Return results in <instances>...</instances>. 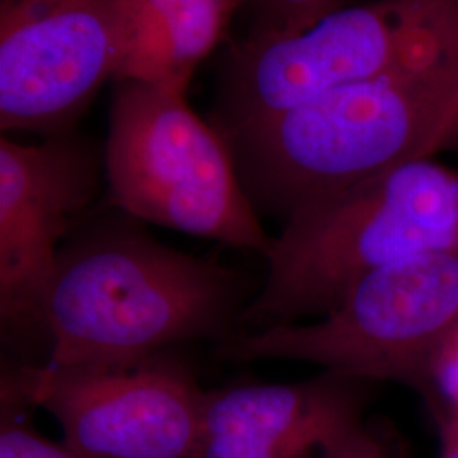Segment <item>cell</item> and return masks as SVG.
Here are the masks:
<instances>
[{
  "instance_id": "cell-9",
  "label": "cell",
  "mask_w": 458,
  "mask_h": 458,
  "mask_svg": "<svg viewBox=\"0 0 458 458\" xmlns=\"http://www.w3.org/2000/svg\"><path fill=\"white\" fill-rule=\"evenodd\" d=\"M104 151L75 131L22 145L0 138V316L9 329L45 327L58 245L98 191Z\"/></svg>"
},
{
  "instance_id": "cell-4",
  "label": "cell",
  "mask_w": 458,
  "mask_h": 458,
  "mask_svg": "<svg viewBox=\"0 0 458 458\" xmlns=\"http://www.w3.org/2000/svg\"><path fill=\"white\" fill-rule=\"evenodd\" d=\"M458 62V0H372L301 33L229 48L213 124L221 136L333 90Z\"/></svg>"
},
{
  "instance_id": "cell-12",
  "label": "cell",
  "mask_w": 458,
  "mask_h": 458,
  "mask_svg": "<svg viewBox=\"0 0 458 458\" xmlns=\"http://www.w3.org/2000/svg\"><path fill=\"white\" fill-rule=\"evenodd\" d=\"M420 395L437 425L458 420V316L429 357Z\"/></svg>"
},
{
  "instance_id": "cell-7",
  "label": "cell",
  "mask_w": 458,
  "mask_h": 458,
  "mask_svg": "<svg viewBox=\"0 0 458 458\" xmlns=\"http://www.w3.org/2000/svg\"><path fill=\"white\" fill-rule=\"evenodd\" d=\"M0 399L48 411L64 442L100 458H200L206 391L157 353L126 365H19Z\"/></svg>"
},
{
  "instance_id": "cell-10",
  "label": "cell",
  "mask_w": 458,
  "mask_h": 458,
  "mask_svg": "<svg viewBox=\"0 0 458 458\" xmlns=\"http://www.w3.org/2000/svg\"><path fill=\"white\" fill-rule=\"evenodd\" d=\"M370 382L325 370L206 393L200 458H333L384 446L363 421Z\"/></svg>"
},
{
  "instance_id": "cell-8",
  "label": "cell",
  "mask_w": 458,
  "mask_h": 458,
  "mask_svg": "<svg viewBox=\"0 0 458 458\" xmlns=\"http://www.w3.org/2000/svg\"><path fill=\"white\" fill-rule=\"evenodd\" d=\"M123 49V0H0L2 132L73 131Z\"/></svg>"
},
{
  "instance_id": "cell-13",
  "label": "cell",
  "mask_w": 458,
  "mask_h": 458,
  "mask_svg": "<svg viewBox=\"0 0 458 458\" xmlns=\"http://www.w3.org/2000/svg\"><path fill=\"white\" fill-rule=\"evenodd\" d=\"M0 403V458H100L66 442H49L22 418L24 406L5 399Z\"/></svg>"
},
{
  "instance_id": "cell-14",
  "label": "cell",
  "mask_w": 458,
  "mask_h": 458,
  "mask_svg": "<svg viewBox=\"0 0 458 458\" xmlns=\"http://www.w3.org/2000/svg\"><path fill=\"white\" fill-rule=\"evenodd\" d=\"M437 426L440 431V458H458V420H445Z\"/></svg>"
},
{
  "instance_id": "cell-15",
  "label": "cell",
  "mask_w": 458,
  "mask_h": 458,
  "mask_svg": "<svg viewBox=\"0 0 458 458\" xmlns=\"http://www.w3.org/2000/svg\"><path fill=\"white\" fill-rule=\"evenodd\" d=\"M333 458H391L386 446L380 448H372V450H360V452H350V454H344L338 457Z\"/></svg>"
},
{
  "instance_id": "cell-2",
  "label": "cell",
  "mask_w": 458,
  "mask_h": 458,
  "mask_svg": "<svg viewBox=\"0 0 458 458\" xmlns=\"http://www.w3.org/2000/svg\"><path fill=\"white\" fill-rule=\"evenodd\" d=\"M245 295L238 272L166 248L130 221L82 233L56 255L43 304L51 365H126L168 344L223 342Z\"/></svg>"
},
{
  "instance_id": "cell-3",
  "label": "cell",
  "mask_w": 458,
  "mask_h": 458,
  "mask_svg": "<svg viewBox=\"0 0 458 458\" xmlns=\"http://www.w3.org/2000/svg\"><path fill=\"white\" fill-rule=\"evenodd\" d=\"M445 251H458V170L435 158L397 165L284 223L240 323L260 331L321 318L370 272Z\"/></svg>"
},
{
  "instance_id": "cell-5",
  "label": "cell",
  "mask_w": 458,
  "mask_h": 458,
  "mask_svg": "<svg viewBox=\"0 0 458 458\" xmlns=\"http://www.w3.org/2000/svg\"><path fill=\"white\" fill-rule=\"evenodd\" d=\"M104 170L113 206L134 219L267 257L272 238L238 181L226 140L183 92L115 81Z\"/></svg>"
},
{
  "instance_id": "cell-6",
  "label": "cell",
  "mask_w": 458,
  "mask_h": 458,
  "mask_svg": "<svg viewBox=\"0 0 458 458\" xmlns=\"http://www.w3.org/2000/svg\"><path fill=\"white\" fill-rule=\"evenodd\" d=\"M457 316L458 251H445L370 272L316 323L231 335L217 353L236 361H310L420 394L429 357Z\"/></svg>"
},
{
  "instance_id": "cell-1",
  "label": "cell",
  "mask_w": 458,
  "mask_h": 458,
  "mask_svg": "<svg viewBox=\"0 0 458 458\" xmlns=\"http://www.w3.org/2000/svg\"><path fill=\"white\" fill-rule=\"evenodd\" d=\"M223 138L255 213L285 223L384 170L458 151V62L348 85Z\"/></svg>"
},
{
  "instance_id": "cell-11",
  "label": "cell",
  "mask_w": 458,
  "mask_h": 458,
  "mask_svg": "<svg viewBox=\"0 0 458 458\" xmlns=\"http://www.w3.org/2000/svg\"><path fill=\"white\" fill-rule=\"evenodd\" d=\"M248 0H123L124 49L114 81L187 92Z\"/></svg>"
}]
</instances>
